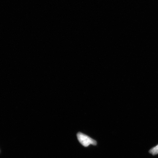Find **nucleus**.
Here are the masks:
<instances>
[{"label": "nucleus", "instance_id": "f257e3e1", "mask_svg": "<svg viewBox=\"0 0 158 158\" xmlns=\"http://www.w3.org/2000/svg\"><path fill=\"white\" fill-rule=\"evenodd\" d=\"M77 137L79 142L85 147H88L90 145H97V142L95 140L80 132L77 134Z\"/></svg>", "mask_w": 158, "mask_h": 158}, {"label": "nucleus", "instance_id": "f03ea898", "mask_svg": "<svg viewBox=\"0 0 158 158\" xmlns=\"http://www.w3.org/2000/svg\"><path fill=\"white\" fill-rule=\"evenodd\" d=\"M149 152L153 155H157L158 154V145L150 149Z\"/></svg>", "mask_w": 158, "mask_h": 158}]
</instances>
